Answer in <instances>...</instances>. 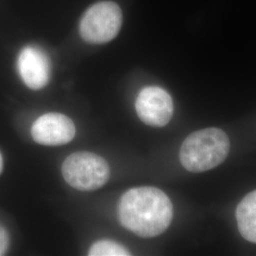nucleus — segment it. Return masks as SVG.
Segmentation results:
<instances>
[{
	"mask_svg": "<svg viewBox=\"0 0 256 256\" xmlns=\"http://www.w3.org/2000/svg\"><path fill=\"white\" fill-rule=\"evenodd\" d=\"M173 204L155 187H138L126 192L120 202L119 220L128 230L140 238L162 234L171 225Z\"/></svg>",
	"mask_w": 256,
	"mask_h": 256,
	"instance_id": "f257e3e1",
	"label": "nucleus"
},
{
	"mask_svg": "<svg viewBox=\"0 0 256 256\" xmlns=\"http://www.w3.org/2000/svg\"><path fill=\"white\" fill-rule=\"evenodd\" d=\"M230 149L229 137L223 130L206 128L194 132L183 142L180 158L187 171L202 173L221 164Z\"/></svg>",
	"mask_w": 256,
	"mask_h": 256,
	"instance_id": "f03ea898",
	"label": "nucleus"
},
{
	"mask_svg": "<svg viewBox=\"0 0 256 256\" xmlns=\"http://www.w3.org/2000/svg\"><path fill=\"white\" fill-rule=\"evenodd\" d=\"M62 173L64 180L72 188L90 192L100 189L110 180V167L100 156L77 152L66 158Z\"/></svg>",
	"mask_w": 256,
	"mask_h": 256,
	"instance_id": "7ed1b4c3",
	"label": "nucleus"
},
{
	"mask_svg": "<svg viewBox=\"0 0 256 256\" xmlns=\"http://www.w3.org/2000/svg\"><path fill=\"white\" fill-rule=\"evenodd\" d=\"M122 12L116 3L100 2L84 14L80 24L82 39L90 44H104L118 36Z\"/></svg>",
	"mask_w": 256,
	"mask_h": 256,
	"instance_id": "20e7f679",
	"label": "nucleus"
},
{
	"mask_svg": "<svg viewBox=\"0 0 256 256\" xmlns=\"http://www.w3.org/2000/svg\"><path fill=\"white\" fill-rule=\"evenodd\" d=\"M138 118L153 128H164L174 114V104L169 93L158 86H148L140 92L136 101Z\"/></svg>",
	"mask_w": 256,
	"mask_h": 256,
	"instance_id": "39448f33",
	"label": "nucleus"
},
{
	"mask_svg": "<svg viewBox=\"0 0 256 256\" xmlns=\"http://www.w3.org/2000/svg\"><path fill=\"white\" fill-rule=\"evenodd\" d=\"M76 134L74 122L63 114L48 113L34 122L32 136L45 146H60L70 144Z\"/></svg>",
	"mask_w": 256,
	"mask_h": 256,
	"instance_id": "423d86ee",
	"label": "nucleus"
},
{
	"mask_svg": "<svg viewBox=\"0 0 256 256\" xmlns=\"http://www.w3.org/2000/svg\"><path fill=\"white\" fill-rule=\"evenodd\" d=\"M19 75L28 88L39 90L50 78V62L46 52L37 46L24 48L18 56Z\"/></svg>",
	"mask_w": 256,
	"mask_h": 256,
	"instance_id": "0eeeda50",
	"label": "nucleus"
},
{
	"mask_svg": "<svg viewBox=\"0 0 256 256\" xmlns=\"http://www.w3.org/2000/svg\"><path fill=\"white\" fill-rule=\"evenodd\" d=\"M236 220L241 236L256 244V190L250 192L238 204Z\"/></svg>",
	"mask_w": 256,
	"mask_h": 256,
	"instance_id": "6e6552de",
	"label": "nucleus"
},
{
	"mask_svg": "<svg viewBox=\"0 0 256 256\" xmlns=\"http://www.w3.org/2000/svg\"><path fill=\"white\" fill-rule=\"evenodd\" d=\"M90 256H126L130 252L124 247L110 240H101L90 250Z\"/></svg>",
	"mask_w": 256,
	"mask_h": 256,
	"instance_id": "1a4fd4ad",
	"label": "nucleus"
},
{
	"mask_svg": "<svg viewBox=\"0 0 256 256\" xmlns=\"http://www.w3.org/2000/svg\"><path fill=\"white\" fill-rule=\"evenodd\" d=\"M10 246V236L7 230L0 225V256H4Z\"/></svg>",
	"mask_w": 256,
	"mask_h": 256,
	"instance_id": "9d476101",
	"label": "nucleus"
},
{
	"mask_svg": "<svg viewBox=\"0 0 256 256\" xmlns=\"http://www.w3.org/2000/svg\"><path fill=\"white\" fill-rule=\"evenodd\" d=\"M3 158H2V155H1V153H0V174L2 173V171H3Z\"/></svg>",
	"mask_w": 256,
	"mask_h": 256,
	"instance_id": "9b49d317",
	"label": "nucleus"
}]
</instances>
